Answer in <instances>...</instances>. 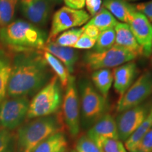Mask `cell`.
Wrapping results in <instances>:
<instances>
[{"label":"cell","instance_id":"74e56055","mask_svg":"<svg viewBox=\"0 0 152 152\" xmlns=\"http://www.w3.org/2000/svg\"><path fill=\"white\" fill-rule=\"evenodd\" d=\"M52 1H56V2H59V1H61L62 0H52Z\"/></svg>","mask_w":152,"mask_h":152},{"label":"cell","instance_id":"e575fe53","mask_svg":"<svg viewBox=\"0 0 152 152\" xmlns=\"http://www.w3.org/2000/svg\"><path fill=\"white\" fill-rule=\"evenodd\" d=\"M82 28H83V33L88 35L89 37L93 38V39H96V40L101 33V31L97 28H96L94 26H92V25H89L86 23Z\"/></svg>","mask_w":152,"mask_h":152},{"label":"cell","instance_id":"7c38bea8","mask_svg":"<svg viewBox=\"0 0 152 152\" xmlns=\"http://www.w3.org/2000/svg\"><path fill=\"white\" fill-rule=\"evenodd\" d=\"M131 31L146 57L152 55V24L142 13L135 11L128 23Z\"/></svg>","mask_w":152,"mask_h":152},{"label":"cell","instance_id":"6da1fadb","mask_svg":"<svg viewBox=\"0 0 152 152\" xmlns=\"http://www.w3.org/2000/svg\"><path fill=\"white\" fill-rule=\"evenodd\" d=\"M49 68L42 53L20 51L13 58L7 95L28 97L37 93L52 77Z\"/></svg>","mask_w":152,"mask_h":152},{"label":"cell","instance_id":"4dcf8cb0","mask_svg":"<svg viewBox=\"0 0 152 152\" xmlns=\"http://www.w3.org/2000/svg\"><path fill=\"white\" fill-rule=\"evenodd\" d=\"M96 39L89 37L88 35H85V33H82L80 37H79L78 40L77 41L75 45L71 48L75 49H90L94 48Z\"/></svg>","mask_w":152,"mask_h":152},{"label":"cell","instance_id":"ab89813d","mask_svg":"<svg viewBox=\"0 0 152 152\" xmlns=\"http://www.w3.org/2000/svg\"><path fill=\"white\" fill-rule=\"evenodd\" d=\"M151 64H152V55H151Z\"/></svg>","mask_w":152,"mask_h":152},{"label":"cell","instance_id":"2e32d148","mask_svg":"<svg viewBox=\"0 0 152 152\" xmlns=\"http://www.w3.org/2000/svg\"><path fill=\"white\" fill-rule=\"evenodd\" d=\"M115 33V45L120 48L128 51L137 56H142V49L131 31L128 23L118 22L114 27Z\"/></svg>","mask_w":152,"mask_h":152},{"label":"cell","instance_id":"f1b7e54d","mask_svg":"<svg viewBox=\"0 0 152 152\" xmlns=\"http://www.w3.org/2000/svg\"><path fill=\"white\" fill-rule=\"evenodd\" d=\"M76 152H103L101 148L87 135L80 137L75 144Z\"/></svg>","mask_w":152,"mask_h":152},{"label":"cell","instance_id":"8d00e7d4","mask_svg":"<svg viewBox=\"0 0 152 152\" xmlns=\"http://www.w3.org/2000/svg\"><path fill=\"white\" fill-rule=\"evenodd\" d=\"M127 1H140V0H126Z\"/></svg>","mask_w":152,"mask_h":152},{"label":"cell","instance_id":"9a60e30c","mask_svg":"<svg viewBox=\"0 0 152 152\" xmlns=\"http://www.w3.org/2000/svg\"><path fill=\"white\" fill-rule=\"evenodd\" d=\"M138 73L137 66L133 61L118 66L114 70L113 87L120 97L128 90L137 77Z\"/></svg>","mask_w":152,"mask_h":152},{"label":"cell","instance_id":"ffe728a7","mask_svg":"<svg viewBox=\"0 0 152 152\" xmlns=\"http://www.w3.org/2000/svg\"><path fill=\"white\" fill-rule=\"evenodd\" d=\"M12 61L10 55L0 49V103L7 94V87L12 70Z\"/></svg>","mask_w":152,"mask_h":152},{"label":"cell","instance_id":"5bb4252c","mask_svg":"<svg viewBox=\"0 0 152 152\" xmlns=\"http://www.w3.org/2000/svg\"><path fill=\"white\" fill-rule=\"evenodd\" d=\"M87 135L99 147L104 140L107 139L118 140L115 119L111 114L106 113L91 126Z\"/></svg>","mask_w":152,"mask_h":152},{"label":"cell","instance_id":"ba28073f","mask_svg":"<svg viewBox=\"0 0 152 152\" xmlns=\"http://www.w3.org/2000/svg\"><path fill=\"white\" fill-rule=\"evenodd\" d=\"M29 104L28 96L4 99L0 103V125L9 130L19 128L27 118Z\"/></svg>","mask_w":152,"mask_h":152},{"label":"cell","instance_id":"4316f807","mask_svg":"<svg viewBox=\"0 0 152 152\" xmlns=\"http://www.w3.org/2000/svg\"><path fill=\"white\" fill-rule=\"evenodd\" d=\"M82 33L83 28H71L59 34L54 41L60 46L71 48L78 40Z\"/></svg>","mask_w":152,"mask_h":152},{"label":"cell","instance_id":"d4e9b609","mask_svg":"<svg viewBox=\"0 0 152 152\" xmlns=\"http://www.w3.org/2000/svg\"><path fill=\"white\" fill-rule=\"evenodd\" d=\"M19 0H0V28L14 20Z\"/></svg>","mask_w":152,"mask_h":152},{"label":"cell","instance_id":"9c48e42d","mask_svg":"<svg viewBox=\"0 0 152 152\" xmlns=\"http://www.w3.org/2000/svg\"><path fill=\"white\" fill-rule=\"evenodd\" d=\"M90 19V15L84 9H74L63 7L54 13L47 41H54L63 32L85 25Z\"/></svg>","mask_w":152,"mask_h":152},{"label":"cell","instance_id":"cb8c5ba5","mask_svg":"<svg viewBox=\"0 0 152 152\" xmlns=\"http://www.w3.org/2000/svg\"><path fill=\"white\" fill-rule=\"evenodd\" d=\"M118 22L117 19L107 9L102 7L97 14L93 16L87 24L95 26L102 32L110 28H114Z\"/></svg>","mask_w":152,"mask_h":152},{"label":"cell","instance_id":"e0dca14e","mask_svg":"<svg viewBox=\"0 0 152 152\" xmlns=\"http://www.w3.org/2000/svg\"><path fill=\"white\" fill-rule=\"evenodd\" d=\"M43 50L49 52L61 61L66 66L70 75L73 73L79 57V54L76 49L71 47L60 46L54 41H50L47 42Z\"/></svg>","mask_w":152,"mask_h":152},{"label":"cell","instance_id":"30bf717a","mask_svg":"<svg viewBox=\"0 0 152 152\" xmlns=\"http://www.w3.org/2000/svg\"><path fill=\"white\" fill-rule=\"evenodd\" d=\"M152 94V72H144L118 102L116 111L118 113L128 110L144 103Z\"/></svg>","mask_w":152,"mask_h":152},{"label":"cell","instance_id":"277c9868","mask_svg":"<svg viewBox=\"0 0 152 152\" xmlns=\"http://www.w3.org/2000/svg\"><path fill=\"white\" fill-rule=\"evenodd\" d=\"M77 87L80 106V121L85 127L92 126L106 113L107 100L88 79H81Z\"/></svg>","mask_w":152,"mask_h":152},{"label":"cell","instance_id":"8fae6325","mask_svg":"<svg viewBox=\"0 0 152 152\" xmlns=\"http://www.w3.org/2000/svg\"><path fill=\"white\" fill-rule=\"evenodd\" d=\"M151 108L150 103H142L119 113L115 121L120 141L125 142L137 130Z\"/></svg>","mask_w":152,"mask_h":152},{"label":"cell","instance_id":"3957f363","mask_svg":"<svg viewBox=\"0 0 152 152\" xmlns=\"http://www.w3.org/2000/svg\"><path fill=\"white\" fill-rule=\"evenodd\" d=\"M0 39L7 46L19 51L43 49L47 41L46 33L29 21L17 20L0 28Z\"/></svg>","mask_w":152,"mask_h":152},{"label":"cell","instance_id":"836d02e7","mask_svg":"<svg viewBox=\"0 0 152 152\" xmlns=\"http://www.w3.org/2000/svg\"><path fill=\"white\" fill-rule=\"evenodd\" d=\"M102 0H85V6L88 14L90 16H94L102 8Z\"/></svg>","mask_w":152,"mask_h":152},{"label":"cell","instance_id":"7a4b0ae2","mask_svg":"<svg viewBox=\"0 0 152 152\" xmlns=\"http://www.w3.org/2000/svg\"><path fill=\"white\" fill-rule=\"evenodd\" d=\"M59 131H61V123L56 114L32 119L18 129L16 152H34L44 140Z\"/></svg>","mask_w":152,"mask_h":152},{"label":"cell","instance_id":"d6a6232c","mask_svg":"<svg viewBox=\"0 0 152 152\" xmlns=\"http://www.w3.org/2000/svg\"><path fill=\"white\" fill-rule=\"evenodd\" d=\"M134 5L137 11L144 14L148 18V20L152 23V0Z\"/></svg>","mask_w":152,"mask_h":152},{"label":"cell","instance_id":"484cf974","mask_svg":"<svg viewBox=\"0 0 152 152\" xmlns=\"http://www.w3.org/2000/svg\"><path fill=\"white\" fill-rule=\"evenodd\" d=\"M115 33L114 28L102 31L96 41L93 51L95 52H102L111 49L115 45Z\"/></svg>","mask_w":152,"mask_h":152},{"label":"cell","instance_id":"83f0119b","mask_svg":"<svg viewBox=\"0 0 152 152\" xmlns=\"http://www.w3.org/2000/svg\"><path fill=\"white\" fill-rule=\"evenodd\" d=\"M0 152H16V137L3 128L0 129Z\"/></svg>","mask_w":152,"mask_h":152},{"label":"cell","instance_id":"ac0fdd59","mask_svg":"<svg viewBox=\"0 0 152 152\" xmlns=\"http://www.w3.org/2000/svg\"><path fill=\"white\" fill-rule=\"evenodd\" d=\"M104 7L120 22L128 23L136 11L134 4L126 0H103Z\"/></svg>","mask_w":152,"mask_h":152},{"label":"cell","instance_id":"d6986e66","mask_svg":"<svg viewBox=\"0 0 152 152\" xmlns=\"http://www.w3.org/2000/svg\"><path fill=\"white\" fill-rule=\"evenodd\" d=\"M68 142L62 131L57 132L44 140L34 152H66Z\"/></svg>","mask_w":152,"mask_h":152},{"label":"cell","instance_id":"52a82bcc","mask_svg":"<svg viewBox=\"0 0 152 152\" xmlns=\"http://www.w3.org/2000/svg\"><path fill=\"white\" fill-rule=\"evenodd\" d=\"M63 117L68 132L72 137L79 134L80 129V106L75 78L71 75L65 87L63 98Z\"/></svg>","mask_w":152,"mask_h":152},{"label":"cell","instance_id":"7402d4cb","mask_svg":"<svg viewBox=\"0 0 152 152\" xmlns=\"http://www.w3.org/2000/svg\"><path fill=\"white\" fill-rule=\"evenodd\" d=\"M42 54L44 59L45 60L47 65L54 72L55 75L58 77L61 87L65 88L68 84L70 76H71L68 70L66 69V66L63 64L61 61L48 52L43 51Z\"/></svg>","mask_w":152,"mask_h":152},{"label":"cell","instance_id":"f546056e","mask_svg":"<svg viewBox=\"0 0 152 152\" xmlns=\"http://www.w3.org/2000/svg\"><path fill=\"white\" fill-rule=\"evenodd\" d=\"M99 147L103 152H128L123 142L119 140L107 139L101 143Z\"/></svg>","mask_w":152,"mask_h":152},{"label":"cell","instance_id":"8992f818","mask_svg":"<svg viewBox=\"0 0 152 152\" xmlns=\"http://www.w3.org/2000/svg\"><path fill=\"white\" fill-rule=\"evenodd\" d=\"M137 57L133 53L113 46L111 49L102 52L92 50L86 52L83 56V61L89 70L94 71L103 68L110 69L111 68H116L135 59Z\"/></svg>","mask_w":152,"mask_h":152},{"label":"cell","instance_id":"f35d334b","mask_svg":"<svg viewBox=\"0 0 152 152\" xmlns=\"http://www.w3.org/2000/svg\"><path fill=\"white\" fill-rule=\"evenodd\" d=\"M71 152H76V151H75V150H73V151H72Z\"/></svg>","mask_w":152,"mask_h":152},{"label":"cell","instance_id":"44dd1931","mask_svg":"<svg viewBox=\"0 0 152 152\" xmlns=\"http://www.w3.org/2000/svg\"><path fill=\"white\" fill-rule=\"evenodd\" d=\"M91 78L95 88L104 97H107L113 83V75L111 70L109 68H103L94 71L91 75Z\"/></svg>","mask_w":152,"mask_h":152},{"label":"cell","instance_id":"4fadbf2b","mask_svg":"<svg viewBox=\"0 0 152 152\" xmlns=\"http://www.w3.org/2000/svg\"><path fill=\"white\" fill-rule=\"evenodd\" d=\"M21 14L30 23L35 26H45L50 16V0H19Z\"/></svg>","mask_w":152,"mask_h":152},{"label":"cell","instance_id":"d590c367","mask_svg":"<svg viewBox=\"0 0 152 152\" xmlns=\"http://www.w3.org/2000/svg\"><path fill=\"white\" fill-rule=\"evenodd\" d=\"M66 7L74 9H83L85 6V0H64Z\"/></svg>","mask_w":152,"mask_h":152},{"label":"cell","instance_id":"5b68a950","mask_svg":"<svg viewBox=\"0 0 152 152\" xmlns=\"http://www.w3.org/2000/svg\"><path fill=\"white\" fill-rule=\"evenodd\" d=\"M61 85L54 75L30 101L27 118L33 119L56 114L62 103Z\"/></svg>","mask_w":152,"mask_h":152},{"label":"cell","instance_id":"603a6c76","mask_svg":"<svg viewBox=\"0 0 152 152\" xmlns=\"http://www.w3.org/2000/svg\"><path fill=\"white\" fill-rule=\"evenodd\" d=\"M152 128V108L147 117L139 127V128L125 142V147L128 152L134 151L137 148L144 134Z\"/></svg>","mask_w":152,"mask_h":152},{"label":"cell","instance_id":"1f68e13d","mask_svg":"<svg viewBox=\"0 0 152 152\" xmlns=\"http://www.w3.org/2000/svg\"><path fill=\"white\" fill-rule=\"evenodd\" d=\"M137 149L142 152H152V128L143 136Z\"/></svg>","mask_w":152,"mask_h":152}]
</instances>
